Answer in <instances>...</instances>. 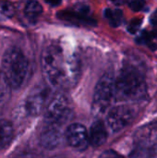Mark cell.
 Here are the masks:
<instances>
[{
  "label": "cell",
  "mask_w": 157,
  "mask_h": 158,
  "mask_svg": "<svg viewBox=\"0 0 157 158\" xmlns=\"http://www.w3.org/2000/svg\"><path fill=\"white\" fill-rule=\"evenodd\" d=\"M43 74L54 88L67 89L77 84L80 79V64L74 56L66 58L56 45L47 46L41 56Z\"/></svg>",
  "instance_id": "obj_1"
},
{
  "label": "cell",
  "mask_w": 157,
  "mask_h": 158,
  "mask_svg": "<svg viewBox=\"0 0 157 158\" xmlns=\"http://www.w3.org/2000/svg\"><path fill=\"white\" fill-rule=\"evenodd\" d=\"M147 93L143 75L133 68L123 69L115 79V100L117 102L141 101Z\"/></svg>",
  "instance_id": "obj_2"
},
{
  "label": "cell",
  "mask_w": 157,
  "mask_h": 158,
  "mask_svg": "<svg viewBox=\"0 0 157 158\" xmlns=\"http://www.w3.org/2000/svg\"><path fill=\"white\" fill-rule=\"evenodd\" d=\"M28 60L18 47H10L3 55L1 72L11 89L17 90L24 83L28 73Z\"/></svg>",
  "instance_id": "obj_3"
},
{
  "label": "cell",
  "mask_w": 157,
  "mask_h": 158,
  "mask_svg": "<svg viewBox=\"0 0 157 158\" xmlns=\"http://www.w3.org/2000/svg\"><path fill=\"white\" fill-rule=\"evenodd\" d=\"M115 98V79L111 73L104 74L98 81L92 103V113L95 117L103 115Z\"/></svg>",
  "instance_id": "obj_4"
},
{
  "label": "cell",
  "mask_w": 157,
  "mask_h": 158,
  "mask_svg": "<svg viewBox=\"0 0 157 158\" xmlns=\"http://www.w3.org/2000/svg\"><path fill=\"white\" fill-rule=\"evenodd\" d=\"M73 114V107L68 98L62 94L55 95L45 109V123L62 126Z\"/></svg>",
  "instance_id": "obj_5"
},
{
  "label": "cell",
  "mask_w": 157,
  "mask_h": 158,
  "mask_svg": "<svg viewBox=\"0 0 157 158\" xmlns=\"http://www.w3.org/2000/svg\"><path fill=\"white\" fill-rule=\"evenodd\" d=\"M134 118L135 111L132 107L126 105L117 106L108 111L106 124L111 131L119 132L130 125Z\"/></svg>",
  "instance_id": "obj_6"
},
{
  "label": "cell",
  "mask_w": 157,
  "mask_h": 158,
  "mask_svg": "<svg viewBox=\"0 0 157 158\" xmlns=\"http://www.w3.org/2000/svg\"><path fill=\"white\" fill-rule=\"evenodd\" d=\"M65 137L68 145L78 151H84L90 144L89 132L80 123L70 124L66 130Z\"/></svg>",
  "instance_id": "obj_7"
},
{
  "label": "cell",
  "mask_w": 157,
  "mask_h": 158,
  "mask_svg": "<svg viewBox=\"0 0 157 158\" xmlns=\"http://www.w3.org/2000/svg\"><path fill=\"white\" fill-rule=\"evenodd\" d=\"M133 140L136 147L150 148L157 146V121L139 128L133 136Z\"/></svg>",
  "instance_id": "obj_8"
},
{
  "label": "cell",
  "mask_w": 157,
  "mask_h": 158,
  "mask_svg": "<svg viewBox=\"0 0 157 158\" xmlns=\"http://www.w3.org/2000/svg\"><path fill=\"white\" fill-rule=\"evenodd\" d=\"M47 92L45 89L40 88L32 91L24 102V110L30 116L39 115L45 106Z\"/></svg>",
  "instance_id": "obj_9"
},
{
  "label": "cell",
  "mask_w": 157,
  "mask_h": 158,
  "mask_svg": "<svg viewBox=\"0 0 157 158\" xmlns=\"http://www.w3.org/2000/svg\"><path fill=\"white\" fill-rule=\"evenodd\" d=\"M60 128L61 126L59 125L45 123L40 135V143L43 148L52 150L59 146L63 139Z\"/></svg>",
  "instance_id": "obj_10"
},
{
  "label": "cell",
  "mask_w": 157,
  "mask_h": 158,
  "mask_svg": "<svg viewBox=\"0 0 157 158\" xmlns=\"http://www.w3.org/2000/svg\"><path fill=\"white\" fill-rule=\"evenodd\" d=\"M89 132V142L90 144L93 147L102 146L107 139V130L105 123L101 119L95 120Z\"/></svg>",
  "instance_id": "obj_11"
},
{
  "label": "cell",
  "mask_w": 157,
  "mask_h": 158,
  "mask_svg": "<svg viewBox=\"0 0 157 158\" xmlns=\"http://www.w3.org/2000/svg\"><path fill=\"white\" fill-rule=\"evenodd\" d=\"M14 139V127L6 119H0V150L7 148Z\"/></svg>",
  "instance_id": "obj_12"
},
{
  "label": "cell",
  "mask_w": 157,
  "mask_h": 158,
  "mask_svg": "<svg viewBox=\"0 0 157 158\" xmlns=\"http://www.w3.org/2000/svg\"><path fill=\"white\" fill-rule=\"evenodd\" d=\"M43 13L42 5L37 0H28L24 6V15L25 17L31 20L35 21Z\"/></svg>",
  "instance_id": "obj_13"
},
{
  "label": "cell",
  "mask_w": 157,
  "mask_h": 158,
  "mask_svg": "<svg viewBox=\"0 0 157 158\" xmlns=\"http://www.w3.org/2000/svg\"><path fill=\"white\" fill-rule=\"evenodd\" d=\"M59 17L63 19H67L69 21H80L81 23H88V24H93L94 21L92 20L91 19L87 18L85 14L82 13H74V12H61L59 13Z\"/></svg>",
  "instance_id": "obj_14"
},
{
  "label": "cell",
  "mask_w": 157,
  "mask_h": 158,
  "mask_svg": "<svg viewBox=\"0 0 157 158\" xmlns=\"http://www.w3.org/2000/svg\"><path fill=\"white\" fill-rule=\"evenodd\" d=\"M130 158H157V146L150 148L136 147L132 152Z\"/></svg>",
  "instance_id": "obj_15"
},
{
  "label": "cell",
  "mask_w": 157,
  "mask_h": 158,
  "mask_svg": "<svg viewBox=\"0 0 157 158\" xmlns=\"http://www.w3.org/2000/svg\"><path fill=\"white\" fill-rule=\"evenodd\" d=\"M15 7L7 0H0V21L6 20L13 17Z\"/></svg>",
  "instance_id": "obj_16"
},
{
  "label": "cell",
  "mask_w": 157,
  "mask_h": 158,
  "mask_svg": "<svg viewBox=\"0 0 157 158\" xmlns=\"http://www.w3.org/2000/svg\"><path fill=\"white\" fill-rule=\"evenodd\" d=\"M140 40L142 44H147L151 49H157V31H152L150 32H143V34L140 36Z\"/></svg>",
  "instance_id": "obj_17"
},
{
  "label": "cell",
  "mask_w": 157,
  "mask_h": 158,
  "mask_svg": "<svg viewBox=\"0 0 157 158\" xmlns=\"http://www.w3.org/2000/svg\"><path fill=\"white\" fill-rule=\"evenodd\" d=\"M105 15L113 27H118L122 22L123 15H122L121 10H119V9H115V10L106 9L105 11Z\"/></svg>",
  "instance_id": "obj_18"
},
{
  "label": "cell",
  "mask_w": 157,
  "mask_h": 158,
  "mask_svg": "<svg viewBox=\"0 0 157 158\" xmlns=\"http://www.w3.org/2000/svg\"><path fill=\"white\" fill-rule=\"evenodd\" d=\"M9 88H10V86H9L8 82L6 81L5 76L3 75L2 72H0V101L5 97V95Z\"/></svg>",
  "instance_id": "obj_19"
},
{
  "label": "cell",
  "mask_w": 157,
  "mask_h": 158,
  "mask_svg": "<svg viewBox=\"0 0 157 158\" xmlns=\"http://www.w3.org/2000/svg\"><path fill=\"white\" fill-rule=\"evenodd\" d=\"M127 4L130 9L133 11H140L145 6L144 0H127Z\"/></svg>",
  "instance_id": "obj_20"
},
{
  "label": "cell",
  "mask_w": 157,
  "mask_h": 158,
  "mask_svg": "<svg viewBox=\"0 0 157 158\" xmlns=\"http://www.w3.org/2000/svg\"><path fill=\"white\" fill-rule=\"evenodd\" d=\"M98 158H125L122 156L120 154H118V152L114 151V150H105V152H103Z\"/></svg>",
  "instance_id": "obj_21"
},
{
  "label": "cell",
  "mask_w": 157,
  "mask_h": 158,
  "mask_svg": "<svg viewBox=\"0 0 157 158\" xmlns=\"http://www.w3.org/2000/svg\"><path fill=\"white\" fill-rule=\"evenodd\" d=\"M141 24H142V20L141 19H134L132 20L129 26H128V30L130 33H135L141 27Z\"/></svg>",
  "instance_id": "obj_22"
},
{
  "label": "cell",
  "mask_w": 157,
  "mask_h": 158,
  "mask_svg": "<svg viewBox=\"0 0 157 158\" xmlns=\"http://www.w3.org/2000/svg\"><path fill=\"white\" fill-rule=\"evenodd\" d=\"M45 3H47L51 6H57L61 4L62 0H44Z\"/></svg>",
  "instance_id": "obj_23"
},
{
  "label": "cell",
  "mask_w": 157,
  "mask_h": 158,
  "mask_svg": "<svg viewBox=\"0 0 157 158\" xmlns=\"http://www.w3.org/2000/svg\"><path fill=\"white\" fill-rule=\"evenodd\" d=\"M150 21H151V23H152L154 26L157 27V10L155 11V12H154V13H153V15L151 16V18H150Z\"/></svg>",
  "instance_id": "obj_24"
}]
</instances>
